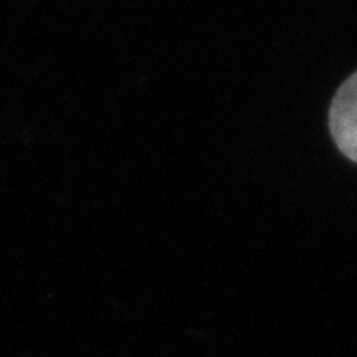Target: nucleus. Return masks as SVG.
I'll use <instances>...</instances> for the list:
<instances>
[{
	"label": "nucleus",
	"mask_w": 357,
	"mask_h": 357,
	"mask_svg": "<svg viewBox=\"0 0 357 357\" xmlns=\"http://www.w3.org/2000/svg\"><path fill=\"white\" fill-rule=\"evenodd\" d=\"M328 121L330 133L341 153L357 162V71L337 89Z\"/></svg>",
	"instance_id": "1"
}]
</instances>
